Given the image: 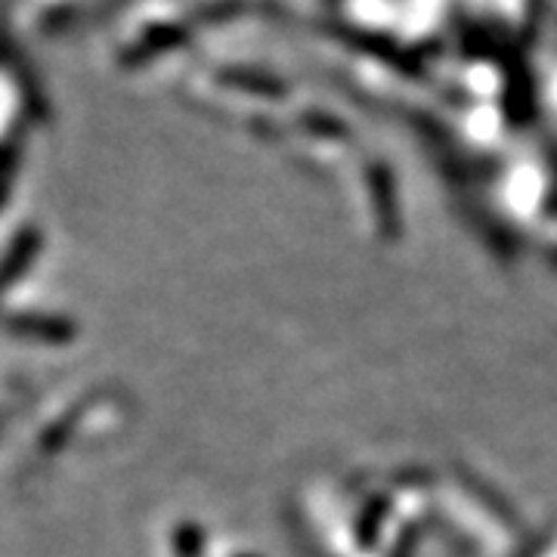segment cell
Here are the masks:
<instances>
[{"label": "cell", "instance_id": "obj_1", "mask_svg": "<svg viewBox=\"0 0 557 557\" xmlns=\"http://www.w3.org/2000/svg\"><path fill=\"white\" fill-rule=\"evenodd\" d=\"M32 248H35V236L32 233H25V239L16 245V251H10V258L3 260V267H0V292L7 288V282L10 278H16L25 270V263L32 258Z\"/></svg>", "mask_w": 557, "mask_h": 557}, {"label": "cell", "instance_id": "obj_2", "mask_svg": "<svg viewBox=\"0 0 557 557\" xmlns=\"http://www.w3.org/2000/svg\"><path fill=\"white\" fill-rule=\"evenodd\" d=\"M13 325L22 329V332H28L32 338H53V341L69 338V325L60 322V319H16Z\"/></svg>", "mask_w": 557, "mask_h": 557}]
</instances>
